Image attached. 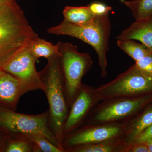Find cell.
<instances>
[{"mask_svg":"<svg viewBox=\"0 0 152 152\" xmlns=\"http://www.w3.org/2000/svg\"><path fill=\"white\" fill-rule=\"evenodd\" d=\"M59 56L48 58L46 66L39 73L48 103L50 126L58 146L64 151L62 145L63 130L70 106L66 95Z\"/></svg>","mask_w":152,"mask_h":152,"instance_id":"1","label":"cell"},{"mask_svg":"<svg viewBox=\"0 0 152 152\" xmlns=\"http://www.w3.org/2000/svg\"><path fill=\"white\" fill-rule=\"evenodd\" d=\"M37 36L17 2L0 7V68Z\"/></svg>","mask_w":152,"mask_h":152,"instance_id":"2","label":"cell"},{"mask_svg":"<svg viewBox=\"0 0 152 152\" xmlns=\"http://www.w3.org/2000/svg\"><path fill=\"white\" fill-rule=\"evenodd\" d=\"M109 15L95 16L90 22L82 24L72 23L64 19L60 24L49 28L47 32L55 35L70 36L92 47L97 54L101 75L105 77L107 76V53L112 30Z\"/></svg>","mask_w":152,"mask_h":152,"instance_id":"3","label":"cell"},{"mask_svg":"<svg viewBox=\"0 0 152 152\" xmlns=\"http://www.w3.org/2000/svg\"><path fill=\"white\" fill-rule=\"evenodd\" d=\"M0 132L10 139L28 134H41L58 147L50 126L48 110L38 115H30L0 106Z\"/></svg>","mask_w":152,"mask_h":152,"instance_id":"4","label":"cell"},{"mask_svg":"<svg viewBox=\"0 0 152 152\" xmlns=\"http://www.w3.org/2000/svg\"><path fill=\"white\" fill-rule=\"evenodd\" d=\"M58 44L66 95L70 107L81 88L83 77L91 67L92 60L89 54L79 52L75 45L61 42Z\"/></svg>","mask_w":152,"mask_h":152,"instance_id":"5","label":"cell"},{"mask_svg":"<svg viewBox=\"0 0 152 152\" xmlns=\"http://www.w3.org/2000/svg\"><path fill=\"white\" fill-rule=\"evenodd\" d=\"M152 90V80L139 69L135 64L111 82L93 91L103 99L129 96Z\"/></svg>","mask_w":152,"mask_h":152,"instance_id":"6","label":"cell"},{"mask_svg":"<svg viewBox=\"0 0 152 152\" xmlns=\"http://www.w3.org/2000/svg\"><path fill=\"white\" fill-rule=\"evenodd\" d=\"M37 60L27 46L14 55L1 69L16 78L28 92L39 90L43 91L45 86L36 70Z\"/></svg>","mask_w":152,"mask_h":152,"instance_id":"7","label":"cell"},{"mask_svg":"<svg viewBox=\"0 0 152 152\" xmlns=\"http://www.w3.org/2000/svg\"><path fill=\"white\" fill-rule=\"evenodd\" d=\"M120 132V128L114 126L83 129L65 137L63 149L66 152L75 147L104 141L117 136Z\"/></svg>","mask_w":152,"mask_h":152,"instance_id":"8","label":"cell"},{"mask_svg":"<svg viewBox=\"0 0 152 152\" xmlns=\"http://www.w3.org/2000/svg\"><path fill=\"white\" fill-rule=\"evenodd\" d=\"M92 93L88 87L82 85L70 107V109L64 124V138L73 132L84 118L93 103Z\"/></svg>","mask_w":152,"mask_h":152,"instance_id":"9","label":"cell"},{"mask_svg":"<svg viewBox=\"0 0 152 152\" xmlns=\"http://www.w3.org/2000/svg\"><path fill=\"white\" fill-rule=\"evenodd\" d=\"M28 92L16 78L0 68V106L16 111L22 96Z\"/></svg>","mask_w":152,"mask_h":152,"instance_id":"10","label":"cell"},{"mask_svg":"<svg viewBox=\"0 0 152 152\" xmlns=\"http://www.w3.org/2000/svg\"><path fill=\"white\" fill-rule=\"evenodd\" d=\"M148 100L144 97L118 101L101 110L96 116V120L106 122L127 116L141 107Z\"/></svg>","mask_w":152,"mask_h":152,"instance_id":"11","label":"cell"},{"mask_svg":"<svg viewBox=\"0 0 152 152\" xmlns=\"http://www.w3.org/2000/svg\"><path fill=\"white\" fill-rule=\"evenodd\" d=\"M117 39L139 41L152 51V16L135 20L123 30Z\"/></svg>","mask_w":152,"mask_h":152,"instance_id":"12","label":"cell"},{"mask_svg":"<svg viewBox=\"0 0 152 152\" xmlns=\"http://www.w3.org/2000/svg\"><path fill=\"white\" fill-rule=\"evenodd\" d=\"M30 50L37 59L44 57L48 59L55 56H60L58 45L36 37L32 39L28 45Z\"/></svg>","mask_w":152,"mask_h":152,"instance_id":"13","label":"cell"},{"mask_svg":"<svg viewBox=\"0 0 152 152\" xmlns=\"http://www.w3.org/2000/svg\"><path fill=\"white\" fill-rule=\"evenodd\" d=\"M64 20L72 23L82 24L90 22L94 18L88 6H66L63 11Z\"/></svg>","mask_w":152,"mask_h":152,"instance_id":"14","label":"cell"},{"mask_svg":"<svg viewBox=\"0 0 152 152\" xmlns=\"http://www.w3.org/2000/svg\"><path fill=\"white\" fill-rule=\"evenodd\" d=\"M117 46L137 61L147 55L152 53L148 48L141 43L132 39H118Z\"/></svg>","mask_w":152,"mask_h":152,"instance_id":"15","label":"cell"},{"mask_svg":"<svg viewBox=\"0 0 152 152\" xmlns=\"http://www.w3.org/2000/svg\"><path fill=\"white\" fill-rule=\"evenodd\" d=\"M17 139H25L33 143L34 152H64L62 149L55 145L41 134H28L20 136Z\"/></svg>","mask_w":152,"mask_h":152,"instance_id":"16","label":"cell"},{"mask_svg":"<svg viewBox=\"0 0 152 152\" xmlns=\"http://www.w3.org/2000/svg\"><path fill=\"white\" fill-rule=\"evenodd\" d=\"M123 4L130 10L135 20L152 16V0H125Z\"/></svg>","mask_w":152,"mask_h":152,"instance_id":"17","label":"cell"},{"mask_svg":"<svg viewBox=\"0 0 152 152\" xmlns=\"http://www.w3.org/2000/svg\"><path fill=\"white\" fill-rule=\"evenodd\" d=\"M152 124V108L147 110L133 125L128 137V144L135 141L140 134Z\"/></svg>","mask_w":152,"mask_h":152,"instance_id":"18","label":"cell"},{"mask_svg":"<svg viewBox=\"0 0 152 152\" xmlns=\"http://www.w3.org/2000/svg\"><path fill=\"white\" fill-rule=\"evenodd\" d=\"M34 143L28 140L9 138L4 152H34Z\"/></svg>","mask_w":152,"mask_h":152,"instance_id":"19","label":"cell"},{"mask_svg":"<svg viewBox=\"0 0 152 152\" xmlns=\"http://www.w3.org/2000/svg\"><path fill=\"white\" fill-rule=\"evenodd\" d=\"M113 150V147L107 144H88L69 149L66 151L76 152H110Z\"/></svg>","mask_w":152,"mask_h":152,"instance_id":"20","label":"cell"},{"mask_svg":"<svg viewBox=\"0 0 152 152\" xmlns=\"http://www.w3.org/2000/svg\"><path fill=\"white\" fill-rule=\"evenodd\" d=\"M135 65L143 74L152 80V53L135 61Z\"/></svg>","mask_w":152,"mask_h":152,"instance_id":"21","label":"cell"},{"mask_svg":"<svg viewBox=\"0 0 152 152\" xmlns=\"http://www.w3.org/2000/svg\"><path fill=\"white\" fill-rule=\"evenodd\" d=\"M90 10L94 16L105 15H109L112 8L110 6L99 1H94L88 5Z\"/></svg>","mask_w":152,"mask_h":152,"instance_id":"22","label":"cell"},{"mask_svg":"<svg viewBox=\"0 0 152 152\" xmlns=\"http://www.w3.org/2000/svg\"><path fill=\"white\" fill-rule=\"evenodd\" d=\"M152 138V124L141 133L136 139V143L144 142L147 140Z\"/></svg>","mask_w":152,"mask_h":152,"instance_id":"23","label":"cell"},{"mask_svg":"<svg viewBox=\"0 0 152 152\" xmlns=\"http://www.w3.org/2000/svg\"><path fill=\"white\" fill-rule=\"evenodd\" d=\"M9 139L8 136L0 132V152H4L5 147Z\"/></svg>","mask_w":152,"mask_h":152,"instance_id":"24","label":"cell"},{"mask_svg":"<svg viewBox=\"0 0 152 152\" xmlns=\"http://www.w3.org/2000/svg\"><path fill=\"white\" fill-rule=\"evenodd\" d=\"M132 149L131 151L133 152H149L146 145L144 143H140Z\"/></svg>","mask_w":152,"mask_h":152,"instance_id":"25","label":"cell"},{"mask_svg":"<svg viewBox=\"0 0 152 152\" xmlns=\"http://www.w3.org/2000/svg\"><path fill=\"white\" fill-rule=\"evenodd\" d=\"M16 2V0H0V7L10 4Z\"/></svg>","mask_w":152,"mask_h":152,"instance_id":"26","label":"cell"},{"mask_svg":"<svg viewBox=\"0 0 152 152\" xmlns=\"http://www.w3.org/2000/svg\"><path fill=\"white\" fill-rule=\"evenodd\" d=\"M147 146L149 152H152V138L147 140L144 142Z\"/></svg>","mask_w":152,"mask_h":152,"instance_id":"27","label":"cell"},{"mask_svg":"<svg viewBox=\"0 0 152 152\" xmlns=\"http://www.w3.org/2000/svg\"><path fill=\"white\" fill-rule=\"evenodd\" d=\"M121 2L123 3L124 2V1H125V0H119Z\"/></svg>","mask_w":152,"mask_h":152,"instance_id":"28","label":"cell"}]
</instances>
